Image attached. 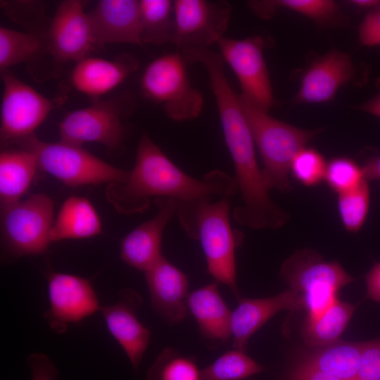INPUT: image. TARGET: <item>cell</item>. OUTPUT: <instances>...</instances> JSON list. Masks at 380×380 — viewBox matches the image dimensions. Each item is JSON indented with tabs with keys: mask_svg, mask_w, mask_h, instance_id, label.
<instances>
[{
	"mask_svg": "<svg viewBox=\"0 0 380 380\" xmlns=\"http://www.w3.org/2000/svg\"><path fill=\"white\" fill-rule=\"evenodd\" d=\"M238 190L235 179L219 170L201 179L188 175L144 133L138 144L134 168L125 180L108 184L106 198L118 212L131 215L146 210L152 198L167 197L182 202L214 195L231 197Z\"/></svg>",
	"mask_w": 380,
	"mask_h": 380,
	"instance_id": "6da1fadb",
	"label": "cell"
},
{
	"mask_svg": "<svg viewBox=\"0 0 380 380\" xmlns=\"http://www.w3.org/2000/svg\"><path fill=\"white\" fill-rule=\"evenodd\" d=\"M224 62L212 56L203 63L211 85L223 134L234 163L241 203L248 208L265 205L270 200L262 169L258 166L253 137L236 94L224 71Z\"/></svg>",
	"mask_w": 380,
	"mask_h": 380,
	"instance_id": "7a4b0ae2",
	"label": "cell"
},
{
	"mask_svg": "<svg viewBox=\"0 0 380 380\" xmlns=\"http://www.w3.org/2000/svg\"><path fill=\"white\" fill-rule=\"evenodd\" d=\"M229 199L210 203V197H202L179 202L177 214L186 234L200 241L209 274L239 299L235 249L239 239L230 224Z\"/></svg>",
	"mask_w": 380,
	"mask_h": 380,
	"instance_id": "3957f363",
	"label": "cell"
},
{
	"mask_svg": "<svg viewBox=\"0 0 380 380\" xmlns=\"http://www.w3.org/2000/svg\"><path fill=\"white\" fill-rule=\"evenodd\" d=\"M239 99L262 158V172L267 187L281 192L291 191L289 174L292 160L321 129L307 130L292 126L271 117L241 94Z\"/></svg>",
	"mask_w": 380,
	"mask_h": 380,
	"instance_id": "277c9868",
	"label": "cell"
},
{
	"mask_svg": "<svg viewBox=\"0 0 380 380\" xmlns=\"http://www.w3.org/2000/svg\"><path fill=\"white\" fill-rule=\"evenodd\" d=\"M281 277L301 296L304 320L319 317L338 298V291L355 280L336 261H324L317 253L305 249L285 260Z\"/></svg>",
	"mask_w": 380,
	"mask_h": 380,
	"instance_id": "5b68a950",
	"label": "cell"
},
{
	"mask_svg": "<svg viewBox=\"0 0 380 380\" xmlns=\"http://www.w3.org/2000/svg\"><path fill=\"white\" fill-rule=\"evenodd\" d=\"M188 63L179 51L166 53L151 61L141 77L144 96L160 104L167 116L175 121L197 118L203 106L201 92L191 83Z\"/></svg>",
	"mask_w": 380,
	"mask_h": 380,
	"instance_id": "8992f818",
	"label": "cell"
},
{
	"mask_svg": "<svg viewBox=\"0 0 380 380\" xmlns=\"http://www.w3.org/2000/svg\"><path fill=\"white\" fill-rule=\"evenodd\" d=\"M54 219L53 201L44 194L1 207V236L6 258L14 260L46 251Z\"/></svg>",
	"mask_w": 380,
	"mask_h": 380,
	"instance_id": "52a82bcc",
	"label": "cell"
},
{
	"mask_svg": "<svg viewBox=\"0 0 380 380\" xmlns=\"http://www.w3.org/2000/svg\"><path fill=\"white\" fill-rule=\"evenodd\" d=\"M34 151L39 167L66 185L77 186L123 181L129 171L113 166L80 146L44 142L32 135L22 140Z\"/></svg>",
	"mask_w": 380,
	"mask_h": 380,
	"instance_id": "ba28073f",
	"label": "cell"
},
{
	"mask_svg": "<svg viewBox=\"0 0 380 380\" xmlns=\"http://www.w3.org/2000/svg\"><path fill=\"white\" fill-rule=\"evenodd\" d=\"M265 39L254 36L243 39L222 37L217 42L220 54L236 76L241 94L268 112L274 97L263 50Z\"/></svg>",
	"mask_w": 380,
	"mask_h": 380,
	"instance_id": "9c48e42d",
	"label": "cell"
},
{
	"mask_svg": "<svg viewBox=\"0 0 380 380\" xmlns=\"http://www.w3.org/2000/svg\"><path fill=\"white\" fill-rule=\"evenodd\" d=\"M4 91L1 103L0 138L2 143L34 135L53 103L8 70L1 72Z\"/></svg>",
	"mask_w": 380,
	"mask_h": 380,
	"instance_id": "30bf717a",
	"label": "cell"
},
{
	"mask_svg": "<svg viewBox=\"0 0 380 380\" xmlns=\"http://www.w3.org/2000/svg\"><path fill=\"white\" fill-rule=\"evenodd\" d=\"M123 115L118 100L94 101L91 106L64 116L59 123L60 141L80 146L86 142H96L115 150L125 134Z\"/></svg>",
	"mask_w": 380,
	"mask_h": 380,
	"instance_id": "8fae6325",
	"label": "cell"
},
{
	"mask_svg": "<svg viewBox=\"0 0 380 380\" xmlns=\"http://www.w3.org/2000/svg\"><path fill=\"white\" fill-rule=\"evenodd\" d=\"M175 34L178 51L208 48L224 36L232 7L226 1L175 0Z\"/></svg>",
	"mask_w": 380,
	"mask_h": 380,
	"instance_id": "7c38bea8",
	"label": "cell"
},
{
	"mask_svg": "<svg viewBox=\"0 0 380 380\" xmlns=\"http://www.w3.org/2000/svg\"><path fill=\"white\" fill-rule=\"evenodd\" d=\"M49 309L44 317L54 332L66 331L70 324H76L100 310L99 301L90 281L67 273L49 272Z\"/></svg>",
	"mask_w": 380,
	"mask_h": 380,
	"instance_id": "4fadbf2b",
	"label": "cell"
},
{
	"mask_svg": "<svg viewBox=\"0 0 380 380\" xmlns=\"http://www.w3.org/2000/svg\"><path fill=\"white\" fill-rule=\"evenodd\" d=\"M47 37L49 51L61 62L77 63L98 47L89 13L77 0L61 2Z\"/></svg>",
	"mask_w": 380,
	"mask_h": 380,
	"instance_id": "5bb4252c",
	"label": "cell"
},
{
	"mask_svg": "<svg viewBox=\"0 0 380 380\" xmlns=\"http://www.w3.org/2000/svg\"><path fill=\"white\" fill-rule=\"evenodd\" d=\"M141 304V298L136 291L125 289L118 293L116 303L100 308L109 332L125 352L135 372L151 338L149 330L137 316Z\"/></svg>",
	"mask_w": 380,
	"mask_h": 380,
	"instance_id": "9a60e30c",
	"label": "cell"
},
{
	"mask_svg": "<svg viewBox=\"0 0 380 380\" xmlns=\"http://www.w3.org/2000/svg\"><path fill=\"white\" fill-rule=\"evenodd\" d=\"M144 274L155 312L168 324L182 322L188 314L187 276L163 255Z\"/></svg>",
	"mask_w": 380,
	"mask_h": 380,
	"instance_id": "2e32d148",
	"label": "cell"
},
{
	"mask_svg": "<svg viewBox=\"0 0 380 380\" xmlns=\"http://www.w3.org/2000/svg\"><path fill=\"white\" fill-rule=\"evenodd\" d=\"M156 215L127 234L121 241L120 257L130 266L145 272L162 256L164 229L177 213L179 201L167 197L155 199Z\"/></svg>",
	"mask_w": 380,
	"mask_h": 380,
	"instance_id": "e0dca14e",
	"label": "cell"
},
{
	"mask_svg": "<svg viewBox=\"0 0 380 380\" xmlns=\"http://www.w3.org/2000/svg\"><path fill=\"white\" fill-rule=\"evenodd\" d=\"M89 15L98 47L118 43L143 45L139 1L101 0Z\"/></svg>",
	"mask_w": 380,
	"mask_h": 380,
	"instance_id": "ac0fdd59",
	"label": "cell"
},
{
	"mask_svg": "<svg viewBox=\"0 0 380 380\" xmlns=\"http://www.w3.org/2000/svg\"><path fill=\"white\" fill-rule=\"evenodd\" d=\"M232 312L231 331L232 346L235 350L246 352L251 336L268 319L279 311L303 309L300 295L288 289L269 298H240Z\"/></svg>",
	"mask_w": 380,
	"mask_h": 380,
	"instance_id": "d6986e66",
	"label": "cell"
},
{
	"mask_svg": "<svg viewBox=\"0 0 380 380\" xmlns=\"http://www.w3.org/2000/svg\"><path fill=\"white\" fill-rule=\"evenodd\" d=\"M139 66V61L128 54L115 60L88 56L76 63L70 82L77 91L96 101L121 84Z\"/></svg>",
	"mask_w": 380,
	"mask_h": 380,
	"instance_id": "ffe728a7",
	"label": "cell"
},
{
	"mask_svg": "<svg viewBox=\"0 0 380 380\" xmlns=\"http://www.w3.org/2000/svg\"><path fill=\"white\" fill-rule=\"evenodd\" d=\"M353 75V65L350 56L338 51H331L310 65L303 77L295 101L297 103L327 101Z\"/></svg>",
	"mask_w": 380,
	"mask_h": 380,
	"instance_id": "44dd1931",
	"label": "cell"
},
{
	"mask_svg": "<svg viewBox=\"0 0 380 380\" xmlns=\"http://www.w3.org/2000/svg\"><path fill=\"white\" fill-rule=\"evenodd\" d=\"M186 305L205 338L222 343L232 338V312L222 297L217 281L189 293Z\"/></svg>",
	"mask_w": 380,
	"mask_h": 380,
	"instance_id": "7402d4cb",
	"label": "cell"
},
{
	"mask_svg": "<svg viewBox=\"0 0 380 380\" xmlns=\"http://www.w3.org/2000/svg\"><path fill=\"white\" fill-rule=\"evenodd\" d=\"M39 167L32 150H3L0 154L1 207L20 200L30 186Z\"/></svg>",
	"mask_w": 380,
	"mask_h": 380,
	"instance_id": "603a6c76",
	"label": "cell"
},
{
	"mask_svg": "<svg viewBox=\"0 0 380 380\" xmlns=\"http://www.w3.org/2000/svg\"><path fill=\"white\" fill-rule=\"evenodd\" d=\"M99 216L90 201L83 197L70 196L62 204L50 232L51 241L81 239L100 234Z\"/></svg>",
	"mask_w": 380,
	"mask_h": 380,
	"instance_id": "cb8c5ba5",
	"label": "cell"
},
{
	"mask_svg": "<svg viewBox=\"0 0 380 380\" xmlns=\"http://www.w3.org/2000/svg\"><path fill=\"white\" fill-rule=\"evenodd\" d=\"M363 342L338 340L315 348L300 362L343 380H356Z\"/></svg>",
	"mask_w": 380,
	"mask_h": 380,
	"instance_id": "d4e9b609",
	"label": "cell"
},
{
	"mask_svg": "<svg viewBox=\"0 0 380 380\" xmlns=\"http://www.w3.org/2000/svg\"><path fill=\"white\" fill-rule=\"evenodd\" d=\"M355 307L337 298L319 317L312 321L304 320L301 332L305 344L317 348L338 341Z\"/></svg>",
	"mask_w": 380,
	"mask_h": 380,
	"instance_id": "484cf974",
	"label": "cell"
},
{
	"mask_svg": "<svg viewBox=\"0 0 380 380\" xmlns=\"http://www.w3.org/2000/svg\"><path fill=\"white\" fill-rule=\"evenodd\" d=\"M139 1L141 39L144 44H173L175 20L173 1L141 0Z\"/></svg>",
	"mask_w": 380,
	"mask_h": 380,
	"instance_id": "4316f807",
	"label": "cell"
},
{
	"mask_svg": "<svg viewBox=\"0 0 380 380\" xmlns=\"http://www.w3.org/2000/svg\"><path fill=\"white\" fill-rule=\"evenodd\" d=\"M42 39L36 34L0 27V70L31 61L42 49Z\"/></svg>",
	"mask_w": 380,
	"mask_h": 380,
	"instance_id": "83f0119b",
	"label": "cell"
},
{
	"mask_svg": "<svg viewBox=\"0 0 380 380\" xmlns=\"http://www.w3.org/2000/svg\"><path fill=\"white\" fill-rule=\"evenodd\" d=\"M264 370L246 352L233 349L201 369L200 380H241Z\"/></svg>",
	"mask_w": 380,
	"mask_h": 380,
	"instance_id": "f1b7e54d",
	"label": "cell"
},
{
	"mask_svg": "<svg viewBox=\"0 0 380 380\" xmlns=\"http://www.w3.org/2000/svg\"><path fill=\"white\" fill-rule=\"evenodd\" d=\"M249 7L262 19H269L279 8H288L312 20L325 22L336 13L337 7L329 0H268L251 1Z\"/></svg>",
	"mask_w": 380,
	"mask_h": 380,
	"instance_id": "f546056e",
	"label": "cell"
},
{
	"mask_svg": "<svg viewBox=\"0 0 380 380\" xmlns=\"http://www.w3.org/2000/svg\"><path fill=\"white\" fill-rule=\"evenodd\" d=\"M196 360L173 348H165L148 370L146 380H200Z\"/></svg>",
	"mask_w": 380,
	"mask_h": 380,
	"instance_id": "4dcf8cb0",
	"label": "cell"
},
{
	"mask_svg": "<svg viewBox=\"0 0 380 380\" xmlns=\"http://www.w3.org/2000/svg\"><path fill=\"white\" fill-rule=\"evenodd\" d=\"M369 205V190L365 179L357 188L338 196V208L345 228L357 232L363 225Z\"/></svg>",
	"mask_w": 380,
	"mask_h": 380,
	"instance_id": "1f68e13d",
	"label": "cell"
},
{
	"mask_svg": "<svg viewBox=\"0 0 380 380\" xmlns=\"http://www.w3.org/2000/svg\"><path fill=\"white\" fill-rule=\"evenodd\" d=\"M365 179L362 167L349 158H334L327 164L324 180L338 195L357 188Z\"/></svg>",
	"mask_w": 380,
	"mask_h": 380,
	"instance_id": "d6a6232c",
	"label": "cell"
},
{
	"mask_svg": "<svg viewBox=\"0 0 380 380\" xmlns=\"http://www.w3.org/2000/svg\"><path fill=\"white\" fill-rule=\"evenodd\" d=\"M327 164L320 153L305 147L293 158L290 171L298 182L313 186L324 179Z\"/></svg>",
	"mask_w": 380,
	"mask_h": 380,
	"instance_id": "836d02e7",
	"label": "cell"
},
{
	"mask_svg": "<svg viewBox=\"0 0 380 380\" xmlns=\"http://www.w3.org/2000/svg\"><path fill=\"white\" fill-rule=\"evenodd\" d=\"M356 380H380V338L363 342Z\"/></svg>",
	"mask_w": 380,
	"mask_h": 380,
	"instance_id": "e575fe53",
	"label": "cell"
},
{
	"mask_svg": "<svg viewBox=\"0 0 380 380\" xmlns=\"http://www.w3.org/2000/svg\"><path fill=\"white\" fill-rule=\"evenodd\" d=\"M32 380H56L58 369L52 360L44 353H32L27 358Z\"/></svg>",
	"mask_w": 380,
	"mask_h": 380,
	"instance_id": "d590c367",
	"label": "cell"
},
{
	"mask_svg": "<svg viewBox=\"0 0 380 380\" xmlns=\"http://www.w3.org/2000/svg\"><path fill=\"white\" fill-rule=\"evenodd\" d=\"M359 39L365 46L380 45V6L369 12L359 28Z\"/></svg>",
	"mask_w": 380,
	"mask_h": 380,
	"instance_id": "8d00e7d4",
	"label": "cell"
},
{
	"mask_svg": "<svg viewBox=\"0 0 380 380\" xmlns=\"http://www.w3.org/2000/svg\"><path fill=\"white\" fill-rule=\"evenodd\" d=\"M290 380H343L315 367L300 362L293 369Z\"/></svg>",
	"mask_w": 380,
	"mask_h": 380,
	"instance_id": "74e56055",
	"label": "cell"
},
{
	"mask_svg": "<svg viewBox=\"0 0 380 380\" xmlns=\"http://www.w3.org/2000/svg\"><path fill=\"white\" fill-rule=\"evenodd\" d=\"M367 297L380 303V262L376 263L366 275Z\"/></svg>",
	"mask_w": 380,
	"mask_h": 380,
	"instance_id": "f35d334b",
	"label": "cell"
},
{
	"mask_svg": "<svg viewBox=\"0 0 380 380\" xmlns=\"http://www.w3.org/2000/svg\"><path fill=\"white\" fill-rule=\"evenodd\" d=\"M362 170L366 180L380 179V156L367 161Z\"/></svg>",
	"mask_w": 380,
	"mask_h": 380,
	"instance_id": "ab89813d",
	"label": "cell"
},
{
	"mask_svg": "<svg viewBox=\"0 0 380 380\" xmlns=\"http://www.w3.org/2000/svg\"><path fill=\"white\" fill-rule=\"evenodd\" d=\"M361 110L380 117V93L360 106Z\"/></svg>",
	"mask_w": 380,
	"mask_h": 380,
	"instance_id": "60d3db41",
	"label": "cell"
},
{
	"mask_svg": "<svg viewBox=\"0 0 380 380\" xmlns=\"http://www.w3.org/2000/svg\"><path fill=\"white\" fill-rule=\"evenodd\" d=\"M350 3L360 8H371L372 9L380 6V1L378 0H353L350 1Z\"/></svg>",
	"mask_w": 380,
	"mask_h": 380,
	"instance_id": "b9f144b4",
	"label": "cell"
}]
</instances>
